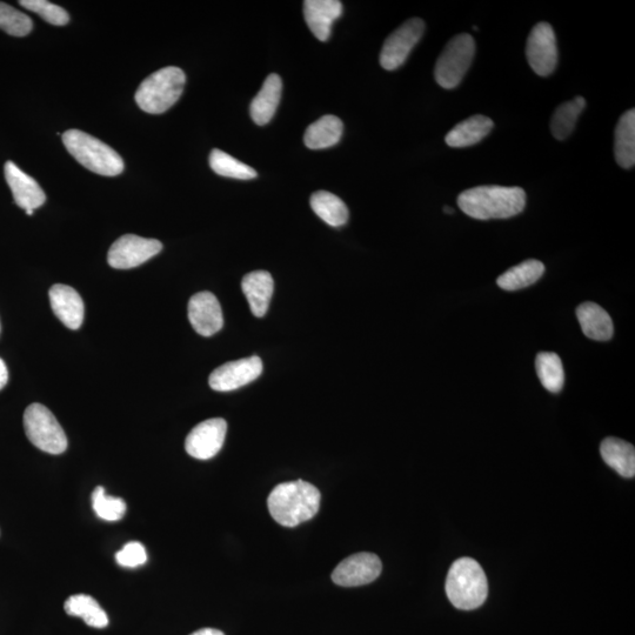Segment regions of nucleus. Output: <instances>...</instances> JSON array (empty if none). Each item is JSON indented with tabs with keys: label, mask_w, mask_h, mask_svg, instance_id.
I'll return each instance as SVG.
<instances>
[{
	"label": "nucleus",
	"mask_w": 635,
	"mask_h": 635,
	"mask_svg": "<svg viewBox=\"0 0 635 635\" xmlns=\"http://www.w3.org/2000/svg\"><path fill=\"white\" fill-rule=\"evenodd\" d=\"M458 206L465 215L474 219H507L524 211L526 193L520 187L478 186L461 192Z\"/></svg>",
	"instance_id": "obj_1"
},
{
	"label": "nucleus",
	"mask_w": 635,
	"mask_h": 635,
	"mask_svg": "<svg viewBox=\"0 0 635 635\" xmlns=\"http://www.w3.org/2000/svg\"><path fill=\"white\" fill-rule=\"evenodd\" d=\"M322 494L304 480L290 481L274 487L267 506L274 520L284 527H296L319 512Z\"/></svg>",
	"instance_id": "obj_2"
},
{
	"label": "nucleus",
	"mask_w": 635,
	"mask_h": 635,
	"mask_svg": "<svg viewBox=\"0 0 635 635\" xmlns=\"http://www.w3.org/2000/svg\"><path fill=\"white\" fill-rule=\"evenodd\" d=\"M445 588L451 604L463 611L483 606L489 594V583L483 567L472 558L454 561L447 574Z\"/></svg>",
	"instance_id": "obj_3"
},
{
	"label": "nucleus",
	"mask_w": 635,
	"mask_h": 635,
	"mask_svg": "<svg viewBox=\"0 0 635 635\" xmlns=\"http://www.w3.org/2000/svg\"><path fill=\"white\" fill-rule=\"evenodd\" d=\"M63 142L80 165L97 175L115 177L124 171L122 157L112 147L88 133L79 130L66 131Z\"/></svg>",
	"instance_id": "obj_4"
},
{
	"label": "nucleus",
	"mask_w": 635,
	"mask_h": 635,
	"mask_svg": "<svg viewBox=\"0 0 635 635\" xmlns=\"http://www.w3.org/2000/svg\"><path fill=\"white\" fill-rule=\"evenodd\" d=\"M185 83L184 71L175 66L156 71L140 84L136 103L144 112L160 115L170 110L182 97Z\"/></svg>",
	"instance_id": "obj_5"
},
{
	"label": "nucleus",
	"mask_w": 635,
	"mask_h": 635,
	"mask_svg": "<svg viewBox=\"0 0 635 635\" xmlns=\"http://www.w3.org/2000/svg\"><path fill=\"white\" fill-rule=\"evenodd\" d=\"M476 53V42L469 33L453 37L437 60L434 77L446 90L456 89L469 71Z\"/></svg>",
	"instance_id": "obj_6"
},
{
	"label": "nucleus",
	"mask_w": 635,
	"mask_h": 635,
	"mask_svg": "<svg viewBox=\"0 0 635 635\" xmlns=\"http://www.w3.org/2000/svg\"><path fill=\"white\" fill-rule=\"evenodd\" d=\"M26 436L40 451L62 454L68 449V437L53 413L42 404H32L24 413Z\"/></svg>",
	"instance_id": "obj_7"
},
{
	"label": "nucleus",
	"mask_w": 635,
	"mask_h": 635,
	"mask_svg": "<svg viewBox=\"0 0 635 635\" xmlns=\"http://www.w3.org/2000/svg\"><path fill=\"white\" fill-rule=\"evenodd\" d=\"M425 32L424 20L412 18L392 32L385 40L380 52L381 68L394 71L400 68L410 56L411 51L419 43Z\"/></svg>",
	"instance_id": "obj_8"
},
{
	"label": "nucleus",
	"mask_w": 635,
	"mask_h": 635,
	"mask_svg": "<svg viewBox=\"0 0 635 635\" xmlns=\"http://www.w3.org/2000/svg\"><path fill=\"white\" fill-rule=\"evenodd\" d=\"M527 62L540 77L553 73L558 64L556 33L551 24L541 22L534 26L526 45Z\"/></svg>",
	"instance_id": "obj_9"
},
{
	"label": "nucleus",
	"mask_w": 635,
	"mask_h": 635,
	"mask_svg": "<svg viewBox=\"0 0 635 635\" xmlns=\"http://www.w3.org/2000/svg\"><path fill=\"white\" fill-rule=\"evenodd\" d=\"M162 250L163 244L159 240L126 235L113 243L108 262L113 269L129 270L143 265Z\"/></svg>",
	"instance_id": "obj_10"
},
{
	"label": "nucleus",
	"mask_w": 635,
	"mask_h": 635,
	"mask_svg": "<svg viewBox=\"0 0 635 635\" xmlns=\"http://www.w3.org/2000/svg\"><path fill=\"white\" fill-rule=\"evenodd\" d=\"M263 373V362L257 356L226 363L211 373L209 384L212 390L230 392L240 389L258 379Z\"/></svg>",
	"instance_id": "obj_11"
},
{
	"label": "nucleus",
	"mask_w": 635,
	"mask_h": 635,
	"mask_svg": "<svg viewBox=\"0 0 635 635\" xmlns=\"http://www.w3.org/2000/svg\"><path fill=\"white\" fill-rule=\"evenodd\" d=\"M383 570L381 560L373 553H357L346 558L332 573L333 583L343 587L371 584Z\"/></svg>",
	"instance_id": "obj_12"
},
{
	"label": "nucleus",
	"mask_w": 635,
	"mask_h": 635,
	"mask_svg": "<svg viewBox=\"0 0 635 635\" xmlns=\"http://www.w3.org/2000/svg\"><path fill=\"white\" fill-rule=\"evenodd\" d=\"M226 421L213 418L203 421L193 429L185 441V450L192 458L209 460L216 457L225 443Z\"/></svg>",
	"instance_id": "obj_13"
},
{
	"label": "nucleus",
	"mask_w": 635,
	"mask_h": 635,
	"mask_svg": "<svg viewBox=\"0 0 635 635\" xmlns=\"http://www.w3.org/2000/svg\"><path fill=\"white\" fill-rule=\"evenodd\" d=\"M190 323L200 336H215L223 329L224 317L215 294L200 292L190 299L189 303Z\"/></svg>",
	"instance_id": "obj_14"
},
{
	"label": "nucleus",
	"mask_w": 635,
	"mask_h": 635,
	"mask_svg": "<svg viewBox=\"0 0 635 635\" xmlns=\"http://www.w3.org/2000/svg\"><path fill=\"white\" fill-rule=\"evenodd\" d=\"M5 179L12 191L16 204L25 211H35L43 206L46 200L42 187L35 179L26 175L25 172L12 162L4 166Z\"/></svg>",
	"instance_id": "obj_15"
},
{
	"label": "nucleus",
	"mask_w": 635,
	"mask_h": 635,
	"mask_svg": "<svg viewBox=\"0 0 635 635\" xmlns=\"http://www.w3.org/2000/svg\"><path fill=\"white\" fill-rule=\"evenodd\" d=\"M343 15V4L339 0H306L304 17L314 37L326 42L331 36L332 25Z\"/></svg>",
	"instance_id": "obj_16"
},
{
	"label": "nucleus",
	"mask_w": 635,
	"mask_h": 635,
	"mask_svg": "<svg viewBox=\"0 0 635 635\" xmlns=\"http://www.w3.org/2000/svg\"><path fill=\"white\" fill-rule=\"evenodd\" d=\"M52 311L66 327L78 330L84 320V303L79 293L70 286L58 284L51 287Z\"/></svg>",
	"instance_id": "obj_17"
},
{
	"label": "nucleus",
	"mask_w": 635,
	"mask_h": 635,
	"mask_svg": "<svg viewBox=\"0 0 635 635\" xmlns=\"http://www.w3.org/2000/svg\"><path fill=\"white\" fill-rule=\"evenodd\" d=\"M242 290L250 304L251 312L257 318H263L269 311L273 296L274 283L271 273L260 270L246 274L242 280Z\"/></svg>",
	"instance_id": "obj_18"
},
{
	"label": "nucleus",
	"mask_w": 635,
	"mask_h": 635,
	"mask_svg": "<svg viewBox=\"0 0 635 635\" xmlns=\"http://www.w3.org/2000/svg\"><path fill=\"white\" fill-rule=\"evenodd\" d=\"M283 82L276 73L266 78L263 88L251 103V117L259 126L269 124L276 115L280 98H282Z\"/></svg>",
	"instance_id": "obj_19"
},
{
	"label": "nucleus",
	"mask_w": 635,
	"mask_h": 635,
	"mask_svg": "<svg viewBox=\"0 0 635 635\" xmlns=\"http://www.w3.org/2000/svg\"><path fill=\"white\" fill-rule=\"evenodd\" d=\"M492 119L485 116H472L463 120V122L454 126L447 133L445 142L453 149H464L481 142L485 137L490 135L493 129Z\"/></svg>",
	"instance_id": "obj_20"
},
{
	"label": "nucleus",
	"mask_w": 635,
	"mask_h": 635,
	"mask_svg": "<svg viewBox=\"0 0 635 635\" xmlns=\"http://www.w3.org/2000/svg\"><path fill=\"white\" fill-rule=\"evenodd\" d=\"M577 317L587 338L607 342L613 337L612 318L603 307L594 303L581 304L577 310Z\"/></svg>",
	"instance_id": "obj_21"
},
{
	"label": "nucleus",
	"mask_w": 635,
	"mask_h": 635,
	"mask_svg": "<svg viewBox=\"0 0 635 635\" xmlns=\"http://www.w3.org/2000/svg\"><path fill=\"white\" fill-rule=\"evenodd\" d=\"M601 457L605 463L616 470L620 476H635L634 446L618 438H606L600 446Z\"/></svg>",
	"instance_id": "obj_22"
},
{
	"label": "nucleus",
	"mask_w": 635,
	"mask_h": 635,
	"mask_svg": "<svg viewBox=\"0 0 635 635\" xmlns=\"http://www.w3.org/2000/svg\"><path fill=\"white\" fill-rule=\"evenodd\" d=\"M344 124L336 116H324L307 127L304 142L311 150H322L334 146L342 139Z\"/></svg>",
	"instance_id": "obj_23"
},
{
	"label": "nucleus",
	"mask_w": 635,
	"mask_h": 635,
	"mask_svg": "<svg viewBox=\"0 0 635 635\" xmlns=\"http://www.w3.org/2000/svg\"><path fill=\"white\" fill-rule=\"evenodd\" d=\"M614 153L619 166L632 169L635 164V111L628 110L620 117L616 139H614Z\"/></svg>",
	"instance_id": "obj_24"
},
{
	"label": "nucleus",
	"mask_w": 635,
	"mask_h": 635,
	"mask_svg": "<svg viewBox=\"0 0 635 635\" xmlns=\"http://www.w3.org/2000/svg\"><path fill=\"white\" fill-rule=\"evenodd\" d=\"M545 265L539 260L528 259L525 262L511 267L497 279L500 289L505 291H517L525 289L537 283L543 277Z\"/></svg>",
	"instance_id": "obj_25"
},
{
	"label": "nucleus",
	"mask_w": 635,
	"mask_h": 635,
	"mask_svg": "<svg viewBox=\"0 0 635 635\" xmlns=\"http://www.w3.org/2000/svg\"><path fill=\"white\" fill-rule=\"evenodd\" d=\"M65 612L71 617L82 618L86 625L93 628H105L109 625L108 614L98 601L88 594H76L65 601Z\"/></svg>",
	"instance_id": "obj_26"
},
{
	"label": "nucleus",
	"mask_w": 635,
	"mask_h": 635,
	"mask_svg": "<svg viewBox=\"0 0 635 635\" xmlns=\"http://www.w3.org/2000/svg\"><path fill=\"white\" fill-rule=\"evenodd\" d=\"M314 213L332 227L343 226L349 220V209L342 199L331 192H314L311 200Z\"/></svg>",
	"instance_id": "obj_27"
},
{
	"label": "nucleus",
	"mask_w": 635,
	"mask_h": 635,
	"mask_svg": "<svg viewBox=\"0 0 635 635\" xmlns=\"http://www.w3.org/2000/svg\"><path fill=\"white\" fill-rule=\"evenodd\" d=\"M536 370L541 384L551 393H559L565 384L563 362L557 353L541 352L536 359Z\"/></svg>",
	"instance_id": "obj_28"
},
{
	"label": "nucleus",
	"mask_w": 635,
	"mask_h": 635,
	"mask_svg": "<svg viewBox=\"0 0 635 635\" xmlns=\"http://www.w3.org/2000/svg\"><path fill=\"white\" fill-rule=\"evenodd\" d=\"M585 108L586 100L583 97H576L561 104L552 117L551 131L554 138L565 140L570 137Z\"/></svg>",
	"instance_id": "obj_29"
},
{
	"label": "nucleus",
	"mask_w": 635,
	"mask_h": 635,
	"mask_svg": "<svg viewBox=\"0 0 635 635\" xmlns=\"http://www.w3.org/2000/svg\"><path fill=\"white\" fill-rule=\"evenodd\" d=\"M210 166L217 175L227 178L251 180L257 177V171L251 166L239 162L222 150L215 149L210 155Z\"/></svg>",
	"instance_id": "obj_30"
},
{
	"label": "nucleus",
	"mask_w": 635,
	"mask_h": 635,
	"mask_svg": "<svg viewBox=\"0 0 635 635\" xmlns=\"http://www.w3.org/2000/svg\"><path fill=\"white\" fill-rule=\"evenodd\" d=\"M0 29L13 37H25L32 31L33 23L25 13L0 2Z\"/></svg>",
	"instance_id": "obj_31"
},
{
	"label": "nucleus",
	"mask_w": 635,
	"mask_h": 635,
	"mask_svg": "<svg viewBox=\"0 0 635 635\" xmlns=\"http://www.w3.org/2000/svg\"><path fill=\"white\" fill-rule=\"evenodd\" d=\"M92 507L100 519L118 521L124 517L126 503L122 498L106 496L104 487L99 486L92 493Z\"/></svg>",
	"instance_id": "obj_32"
},
{
	"label": "nucleus",
	"mask_w": 635,
	"mask_h": 635,
	"mask_svg": "<svg viewBox=\"0 0 635 635\" xmlns=\"http://www.w3.org/2000/svg\"><path fill=\"white\" fill-rule=\"evenodd\" d=\"M24 9L37 13L45 22L56 26H64L70 22L68 11L46 0H20Z\"/></svg>",
	"instance_id": "obj_33"
},
{
	"label": "nucleus",
	"mask_w": 635,
	"mask_h": 635,
	"mask_svg": "<svg viewBox=\"0 0 635 635\" xmlns=\"http://www.w3.org/2000/svg\"><path fill=\"white\" fill-rule=\"evenodd\" d=\"M116 560L120 566L135 568L146 563L147 552L142 544L131 541L116 554Z\"/></svg>",
	"instance_id": "obj_34"
},
{
	"label": "nucleus",
	"mask_w": 635,
	"mask_h": 635,
	"mask_svg": "<svg viewBox=\"0 0 635 635\" xmlns=\"http://www.w3.org/2000/svg\"><path fill=\"white\" fill-rule=\"evenodd\" d=\"M9 380V372L8 367H6L3 359L0 358V390H3L6 384H8Z\"/></svg>",
	"instance_id": "obj_35"
},
{
	"label": "nucleus",
	"mask_w": 635,
	"mask_h": 635,
	"mask_svg": "<svg viewBox=\"0 0 635 635\" xmlns=\"http://www.w3.org/2000/svg\"><path fill=\"white\" fill-rule=\"evenodd\" d=\"M191 635H225L222 631L216 630V628H202Z\"/></svg>",
	"instance_id": "obj_36"
},
{
	"label": "nucleus",
	"mask_w": 635,
	"mask_h": 635,
	"mask_svg": "<svg viewBox=\"0 0 635 635\" xmlns=\"http://www.w3.org/2000/svg\"><path fill=\"white\" fill-rule=\"evenodd\" d=\"M445 213H447V215H453L454 211L453 209H451V207H445L444 209Z\"/></svg>",
	"instance_id": "obj_37"
},
{
	"label": "nucleus",
	"mask_w": 635,
	"mask_h": 635,
	"mask_svg": "<svg viewBox=\"0 0 635 635\" xmlns=\"http://www.w3.org/2000/svg\"><path fill=\"white\" fill-rule=\"evenodd\" d=\"M26 215L32 216L33 215V211H26Z\"/></svg>",
	"instance_id": "obj_38"
}]
</instances>
